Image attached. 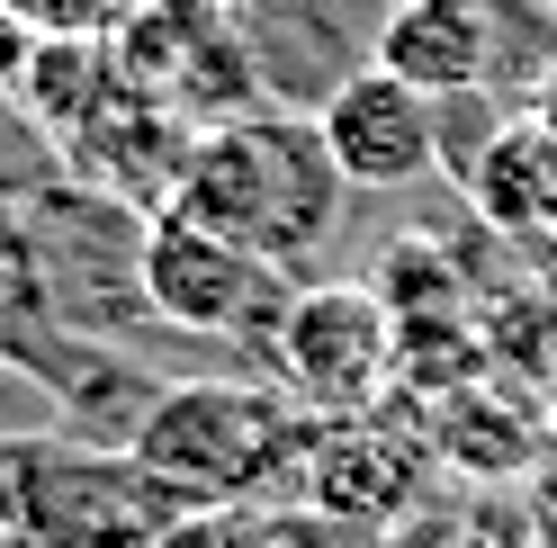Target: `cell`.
<instances>
[{"instance_id":"7c38bea8","label":"cell","mask_w":557,"mask_h":548,"mask_svg":"<svg viewBox=\"0 0 557 548\" xmlns=\"http://www.w3.org/2000/svg\"><path fill=\"white\" fill-rule=\"evenodd\" d=\"M63 315H54V297H46V270H37V252H27V225H18V208L0 198V360H27L37 341L54 333Z\"/></svg>"},{"instance_id":"7402d4cb","label":"cell","mask_w":557,"mask_h":548,"mask_svg":"<svg viewBox=\"0 0 557 548\" xmlns=\"http://www.w3.org/2000/svg\"><path fill=\"white\" fill-rule=\"evenodd\" d=\"M10 378H18V369H10V360H0V396H10Z\"/></svg>"},{"instance_id":"52a82bcc","label":"cell","mask_w":557,"mask_h":548,"mask_svg":"<svg viewBox=\"0 0 557 548\" xmlns=\"http://www.w3.org/2000/svg\"><path fill=\"white\" fill-rule=\"evenodd\" d=\"M315 126H324V153L351 189H413L423 171H441V99L396 82L387 63H360L315 109Z\"/></svg>"},{"instance_id":"8992f818","label":"cell","mask_w":557,"mask_h":548,"mask_svg":"<svg viewBox=\"0 0 557 548\" xmlns=\"http://www.w3.org/2000/svg\"><path fill=\"white\" fill-rule=\"evenodd\" d=\"M270 369L306 414H369L396 387V306L369 279H315L270 333Z\"/></svg>"},{"instance_id":"4fadbf2b","label":"cell","mask_w":557,"mask_h":548,"mask_svg":"<svg viewBox=\"0 0 557 548\" xmlns=\"http://www.w3.org/2000/svg\"><path fill=\"white\" fill-rule=\"evenodd\" d=\"M369 288L396 306V324H413V315H459V270H449V252H432V244H396L387 261L369 270Z\"/></svg>"},{"instance_id":"603a6c76","label":"cell","mask_w":557,"mask_h":548,"mask_svg":"<svg viewBox=\"0 0 557 548\" xmlns=\"http://www.w3.org/2000/svg\"><path fill=\"white\" fill-rule=\"evenodd\" d=\"M234 10H243V0H234Z\"/></svg>"},{"instance_id":"277c9868","label":"cell","mask_w":557,"mask_h":548,"mask_svg":"<svg viewBox=\"0 0 557 548\" xmlns=\"http://www.w3.org/2000/svg\"><path fill=\"white\" fill-rule=\"evenodd\" d=\"M0 459L18 476V522L54 548H162V531L189 512V495H171L135 450H109V440L37 432L0 440Z\"/></svg>"},{"instance_id":"6da1fadb","label":"cell","mask_w":557,"mask_h":548,"mask_svg":"<svg viewBox=\"0 0 557 548\" xmlns=\"http://www.w3.org/2000/svg\"><path fill=\"white\" fill-rule=\"evenodd\" d=\"M342 189L351 180L333 171L315 117L306 109H252L234 126H198L171 208L234 234V244H252L261 261H278L297 279L315 261V244L342 225Z\"/></svg>"},{"instance_id":"7a4b0ae2","label":"cell","mask_w":557,"mask_h":548,"mask_svg":"<svg viewBox=\"0 0 557 548\" xmlns=\"http://www.w3.org/2000/svg\"><path fill=\"white\" fill-rule=\"evenodd\" d=\"M306 432H315V414L288 387L181 378L153 396L135 459L189 503H288L297 468H306Z\"/></svg>"},{"instance_id":"9c48e42d","label":"cell","mask_w":557,"mask_h":548,"mask_svg":"<svg viewBox=\"0 0 557 548\" xmlns=\"http://www.w3.org/2000/svg\"><path fill=\"white\" fill-rule=\"evenodd\" d=\"M369 63H387L423 99L485 90L495 82V0H396V10H377Z\"/></svg>"},{"instance_id":"8fae6325","label":"cell","mask_w":557,"mask_h":548,"mask_svg":"<svg viewBox=\"0 0 557 548\" xmlns=\"http://www.w3.org/2000/svg\"><path fill=\"white\" fill-rule=\"evenodd\" d=\"M423 414H432V423H423V432H432V459H441V468H459V476H476V486H504V476H531V468H540L548 414L512 404L504 387H485V378L432 396Z\"/></svg>"},{"instance_id":"ffe728a7","label":"cell","mask_w":557,"mask_h":548,"mask_svg":"<svg viewBox=\"0 0 557 548\" xmlns=\"http://www.w3.org/2000/svg\"><path fill=\"white\" fill-rule=\"evenodd\" d=\"M10 548H54V539H37V531H18V539H10Z\"/></svg>"},{"instance_id":"ba28073f","label":"cell","mask_w":557,"mask_h":548,"mask_svg":"<svg viewBox=\"0 0 557 548\" xmlns=\"http://www.w3.org/2000/svg\"><path fill=\"white\" fill-rule=\"evenodd\" d=\"M423 468H432V432H396L377 404L369 414H315L288 503H333V512H360V522H405L423 503Z\"/></svg>"},{"instance_id":"3957f363","label":"cell","mask_w":557,"mask_h":548,"mask_svg":"<svg viewBox=\"0 0 557 548\" xmlns=\"http://www.w3.org/2000/svg\"><path fill=\"white\" fill-rule=\"evenodd\" d=\"M18 225H27V252L46 270V297L73 333L99 341H126L135 324H153V297H145V234L153 216L135 198L82 180V171H46L27 198H10Z\"/></svg>"},{"instance_id":"d6986e66","label":"cell","mask_w":557,"mask_h":548,"mask_svg":"<svg viewBox=\"0 0 557 548\" xmlns=\"http://www.w3.org/2000/svg\"><path fill=\"white\" fill-rule=\"evenodd\" d=\"M531 117L557 135V63H548V73H540V90H531Z\"/></svg>"},{"instance_id":"2e32d148","label":"cell","mask_w":557,"mask_h":548,"mask_svg":"<svg viewBox=\"0 0 557 548\" xmlns=\"http://www.w3.org/2000/svg\"><path fill=\"white\" fill-rule=\"evenodd\" d=\"M387 548H495V539H485V522H468V512L413 503L405 522H387Z\"/></svg>"},{"instance_id":"5bb4252c","label":"cell","mask_w":557,"mask_h":548,"mask_svg":"<svg viewBox=\"0 0 557 548\" xmlns=\"http://www.w3.org/2000/svg\"><path fill=\"white\" fill-rule=\"evenodd\" d=\"M270 548H387V522L333 503H270Z\"/></svg>"},{"instance_id":"e0dca14e","label":"cell","mask_w":557,"mask_h":548,"mask_svg":"<svg viewBox=\"0 0 557 548\" xmlns=\"http://www.w3.org/2000/svg\"><path fill=\"white\" fill-rule=\"evenodd\" d=\"M27 37H99V18H109V0H0Z\"/></svg>"},{"instance_id":"5b68a950","label":"cell","mask_w":557,"mask_h":548,"mask_svg":"<svg viewBox=\"0 0 557 548\" xmlns=\"http://www.w3.org/2000/svg\"><path fill=\"white\" fill-rule=\"evenodd\" d=\"M145 297H153V324H171V333L261 341L270 351V333H278V315H288L297 279L278 261H261L252 244H234V234L162 208L153 234H145Z\"/></svg>"},{"instance_id":"9a60e30c","label":"cell","mask_w":557,"mask_h":548,"mask_svg":"<svg viewBox=\"0 0 557 548\" xmlns=\"http://www.w3.org/2000/svg\"><path fill=\"white\" fill-rule=\"evenodd\" d=\"M162 548H270V503H189Z\"/></svg>"},{"instance_id":"44dd1931","label":"cell","mask_w":557,"mask_h":548,"mask_svg":"<svg viewBox=\"0 0 557 548\" xmlns=\"http://www.w3.org/2000/svg\"><path fill=\"white\" fill-rule=\"evenodd\" d=\"M548 440H557V387H548Z\"/></svg>"},{"instance_id":"ac0fdd59","label":"cell","mask_w":557,"mask_h":548,"mask_svg":"<svg viewBox=\"0 0 557 548\" xmlns=\"http://www.w3.org/2000/svg\"><path fill=\"white\" fill-rule=\"evenodd\" d=\"M27 522H18V476H10V459H0V548H10Z\"/></svg>"},{"instance_id":"30bf717a","label":"cell","mask_w":557,"mask_h":548,"mask_svg":"<svg viewBox=\"0 0 557 548\" xmlns=\"http://www.w3.org/2000/svg\"><path fill=\"white\" fill-rule=\"evenodd\" d=\"M459 189H468L485 234H504V244H557V135L531 109L495 117V135L459 171Z\"/></svg>"}]
</instances>
